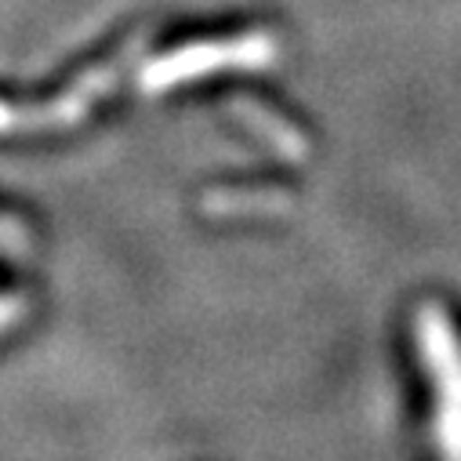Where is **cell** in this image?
<instances>
[{"label":"cell","instance_id":"cell-3","mask_svg":"<svg viewBox=\"0 0 461 461\" xmlns=\"http://www.w3.org/2000/svg\"><path fill=\"white\" fill-rule=\"evenodd\" d=\"M15 316V309H12V302H5V298H0V323H8Z\"/></svg>","mask_w":461,"mask_h":461},{"label":"cell","instance_id":"cell-2","mask_svg":"<svg viewBox=\"0 0 461 461\" xmlns=\"http://www.w3.org/2000/svg\"><path fill=\"white\" fill-rule=\"evenodd\" d=\"M273 59V37L266 33H251V37H237V41H218V44H196L189 51L167 55L160 59L149 73H146V87H167L175 80H193L203 69H218V66H262Z\"/></svg>","mask_w":461,"mask_h":461},{"label":"cell","instance_id":"cell-1","mask_svg":"<svg viewBox=\"0 0 461 461\" xmlns=\"http://www.w3.org/2000/svg\"><path fill=\"white\" fill-rule=\"evenodd\" d=\"M421 349L436 382V436L447 461H461V341L439 305H425L418 316Z\"/></svg>","mask_w":461,"mask_h":461}]
</instances>
